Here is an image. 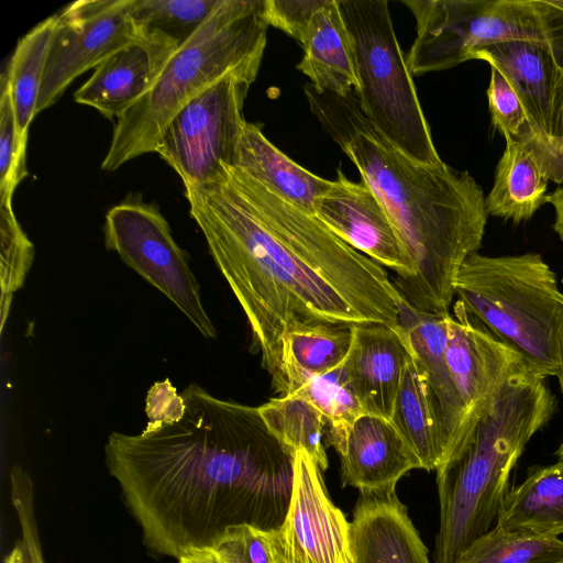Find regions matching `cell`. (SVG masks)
<instances>
[{"label":"cell","instance_id":"7c38bea8","mask_svg":"<svg viewBox=\"0 0 563 563\" xmlns=\"http://www.w3.org/2000/svg\"><path fill=\"white\" fill-rule=\"evenodd\" d=\"M269 545L274 563H351L350 522L302 450L295 451L290 505L282 526L269 531Z\"/></svg>","mask_w":563,"mask_h":563},{"label":"cell","instance_id":"ffe728a7","mask_svg":"<svg viewBox=\"0 0 563 563\" xmlns=\"http://www.w3.org/2000/svg\"><path fill=\"white\" fill-rule=\"evenodd\" d=\"M398 310V327L410 352L426 373L441 411L448 437L444 461L456 442L463 417L462 404L446 361L450 312L420 311L400 295Z\"/></svg>","mask_w":563,"mask_h":563},{"label":"cell","instance_id":"30bf717a","mask_svg":"<svg viewBox=\"0 0 563 563\" xmlns=\"http://www.w3.org/2000/svg\"><path fill=\"white\" fill-rule=\"evenodd\" d=\"M252 82L229 74L185 104L163 130L155 147L181 178L200 184L232 166Z\"/></svg>","mask_w":563,"mask_h":563},{"label":"cell","instance_id":"277c9868","mask_svg":"<svg viewBox=\"0 0 563 563\" xmlns=\"http://www.w3.org/2000/svg\"><path fill=\"white\" fill-rule=\"evenodd\" d=\"M556 409L547 378L529 368L520 371L507 380L461 445L439 465L435 563H455L492 528L516 463Z\"/></svg>","mask_w":563,"mask_h":563},{"label":"cell","instance_id":"8d00e7d4","mask_svg":"<svg viewBox=\"0 0 563 563\" xmlns=\"http://www.w3.org/2000/svg\"><path fill=\"white\" fill-rule=\"evenodd\" d=\"M324 0H265L264 15L274 26L295 38L300 45L310 21Z\"/></svg>","mask_w":563,"mask_h":563},{"label":"cell","instance_id":"2e32d148","mask_svg":"<svg viewBox=\"0 0 563 563\" xmlns=\"http://www.w3.org/2000/svg\"><path fill=\"white\" fill-rule=\"evenodd\" d=\"M474 59L496 66L517 91L528 118V144L547 172L552 100L563 63L550 48L527 41L488 46L477 52Z\"/></svg>","mask_w":563,"mask_h":563},{"label":"cell","instance_id":"7402d4cb","mask_svg":"<svg viewBox=\"0 0 563 563\" xmlns=\"http://www.w3.org/2000/svg\"><path fill=\"white\" fill-rule=\"evenodd\" d=\"M232 166L311 214H314L317 199L331 185V180L312 174L290 159L268 141L258 124L247 121L239 136Z\"/></svg>","mask_w":563,"mask_h":563},{"label":"cell","instance_id":"83f0119b","mask_svg":"<svg viewBox=\"0 0 563 563\" xmlns=\"http://www.w3.org/2000/svg\"><path fill=\"white\" fill-rule=\"evenodd\" d=\"M258 410L277 439L294 452L305 451L321 471L327 470V422L311 402L297 395H285L269 399Z\"/></svg>","mask_w":563,"mask_h":563},{"label":"cell","instance_id":"b9f144b4","mask_svg":"<svg viewBox=\"0 0 563 563\" xmlns=\"http://www.w3.org/2000/svg\"><path fill=\"white\" fill-rule=\"evenodd\" d=\"M3 563H25L24 554L20 543L11 550V552L5 556Z\"/></svg>","mask_w":563,"mask_h":563},{"label":"cell","instance_id":"4dcf8cb0","mask_svg":"<svg viewBox=\"0 0 563 563\" xmlns=\"http://www.w3.org/2000/svg\"><path fill=\"white\" fill-rule=\"evenodd\" d=\"M455 563H563V541L495 526Z\"/></svg>","mask_w":563,"mask_h":563},{"label":"cell","instance_id":"7a4b0ae2","mask_svg":"<svg viewBox=\"0 0 563 563\" xmlns=\"http://www.w3.org/2000/svg\"><path fill=\"white\" fill-rule=\"evenodd\" d=\"M184 406L141 433L111 432L104 461L152 552L179 559L231 527L274 531L290 505L295 452L258 407L217 398L197 384Z\"/></svg>","mask_w":563,"mask_h":563},{"label":"cell","instance_id":"cb8c5ba5","mask_svg":"<svg viewBox=\"0 0 563 563\" xmlns=\"http://www.w3.org/2000/svg\"><path fill=\"white\" fill-rule=\"evenodd\" d=\"M548 173L528 143L506 139L494 184L485 197L487 214L515 223L529 220L547 203Z\"/></svg>","mask_w":563,"mask_h":563},{"label":"cell","instance_id":"60d3db41","mask_svg":"<svg viewBox=\"0 0 563 563\" xmlns=\"http://www.w3.org/2000/svg\"><path fill=\"white\" fill-rule=\"evenodd\" d=\"M178 563H222L216 551L210 548L190 549L185 552Z\"/></svg>","mask_w":563,"mask_h":563},{"label":"cell","instance_id":"ab89813d","mask_svg":"<svg viewBox=\"0 0 563 563\" xmlns=\"http://www.w3.org/2000/svg\"><path fill=\"white\" fill-rule=\"evenodd\" d=\"M547 203L554 209L553 229L563 242V183L547 196Z\"/></svg>","mask_w":563,"mask_h":563},{"label":"cell","instance_id":"1f68e13d","mask_svg":"<svg viewBox=\"0 0 563 563\" xmlns=\"http://www.w3.org/2000/svg\"><path fill=\"white\" fill-rule=\"evenodd\" d=\"M34 253V245L18 222L12 203H0L1 332L9 316L13 294L23 286Z\"/></svg>","mask_w":563,"mask_h":563},{"label":"cell","instance_id":"e575fe53","mask_svg":"<svg viewBox=\"0 0 563 563\" xmlns=\"http://www.w3.org/2000/svg\"><path fill=\"white\" fill-rule=\"evenodd\" d=\"M211 548L222 563H274L269 531L250 525L227 529Z\"/></svg>","mask_w":563,"mask_h":563},{"label":"cell","instance_id":"ee69618b","mask_svg":"<svg viewBox=\"0 0 563 563\" xmlns=\"http://www.w3.org/2000/svg\"><path fill=\"white\" fill-rule=\"evenodd\" d=\"M555 455L558 457V461H563V442L558 448Z\"/></svg>","mask_w":563,"mask_h":563},{"label":"cell","instance_id":"d4e9b609","mask_svg":"<svg viewBox=\"0 0 563 563\" xmlns=\"http://www.w3.org/2000/svg\"><path fill=\"white\" fill-rule=\"evenodd\" d=\"M496 526L544 538L563 533V461L534 467L527 478L508 490Z\"/></svg>","mask_w":563,"mask_h":563},{"label":"cell","instance_id":"9a60e30c","mask_svg":"<svg viewBox=\"0 0 563 563\" xmlns=\"http://www.w3.org/2000/svg\"><path fill=\"white\" fill-rule=\"evenodd\" d=\"M331 446L340 455L341 482L361 494L395 492L397 482L421 463L390 419L361 415Z\"/></svg>","mask_w":563,"mask_h":563},{"label":"cell","instance_id":"52a82bcc","mask_svg":"<svg viewBox=\"0 0 563 563\" xmlns=\"http://www.w3.org/2000/svg\"><path fill=\"white\" fill-rule=\"evenodd\" d=\"M416 21L406 56L412 76L452 68L504 42L550 48L563 63V8L558 0H402Z\"/></svg>","mask_w":563,"mask_h":563},{"label":"cell","instance_id":"6da1fadb","mask_svg":"<svg viewBox=\"0 0 563 563\" xmlns=\"http://www.w3.org/2000/svg\"><path fill=\"white\" fill-rule=\"evenodd\" d=\"M184 188L190 217L246 317L251 350L280 396L287 332L321 323L398 325L399 294L387 272L314 214L229 165Z\"/></svg>","mask_w":563,"mask_h":563},{"label":"cell","instance_id":"44dd1931","mask_svg":"<svg viewBox=\"0 0 563 563\" xmlns=\"http://www.w3.org/2000/svg\"><path fill=\"white\" fill-rule=\"evenodd\" d=\"M296 66L318 93L346 97L358 87L354 44L338 0H324L313 14Z\"/></svg>","mask_w":563,"mask_h":563},{"label":"cell","instance_id":"3957f363","mask_svg":"<svg viewBox=\"0 0 563 563\" xmlns=\"http://www.w3.org/2000/svg\"><path fill=\"white\" fill-rule=\"evenodd\" d=\"M305 93L324 131L385 206L413 262L416 275L398 294L420 311L450 312L457 272L485 234L482 188L468 172L398 150L365 118L354 91L340 97L307 85Z\"/></svg>","mask_w":563,"mask_h":563},{"label":"cell","instance_id":"ba28073f","mask_svg":"<svg viewBox=\"0 0 563 563\" xmlns=\"http://www.w3.org/2000/svg\"><path fill=\"white\" fill-rule=\"evenodd\" d=\"M351 33L365 118L411 158L442 162L422 111L412 75L398 43L387 0H338Z\"/></svg>","mask_w":563,"mask_h":563},{"label":"cell","instance_id":"f35d334b","mask_svg":"<svg viewBox=\"0 0 563 563\" xmlns=\"http://www.w3.org/2000/svg\"><path fill=\"white\" fill-rule=\"evenodd\" d=\"M184 399L169 379L155 383L146 396L148 421H166L180 412Z\"/></svg>","mask_w":563,"mask_h":563},{"label":"cell","instance_id":"8992f818","mask_svg":"<svg viewBox=\"0 0 563 563\" xmlns=\"http://www.w3.org/2000/svg\"><path fill=\"white\" fill-rule=\"evenodd\" d=\"M465 310L515 350L537 375L558 377L563 365V291L538 253L471 254L454 280Z\"/></svg>","mask_w":563,"mask_h":563},{"label":"cell","instance_id":"4fadbf2b","mask_svg":"<svg viewBox=\"0 0 563 563\" xmlns=\"http://www.w3.org/2000/svg\"><path fill=\"white\" fill-rule=\"evenodd\" d=\"M446 361L463 408L459 435L448 459L496 400L507 380L529 366L515 350L476 321L459 300L448 320Z\"/></svg>","mask_w":563,"mask_h":563},{"label":"cell","instance_id":"d6986e66","mask_svg":"<svg viewBox=\"0 0 563 563\" xmlns=\"http://www.w3.org/2000/svg\"><path fill=\"white\" fill-rule=\"evenodd\" d=\"M409 353L398 325H353L346 366L365 413L390 419Z\"/></svg>","mask_w":563,"mask_h":563},{"label":"cell","instance_id":"603a6c76","mask_svg":"<svg viewBox=\"0 0 563 563\" xmlns=\"http://www.w3.org/2000/svg\"><path fill=\"white\" fill-rule=\"evenodd\" d=\"M390 420L418 456L421 468L435 471L445 456L448 437L428 377L411 352Z\"/></svg>","mask_w":563,"mask_h":563},{"label":"cell","instance_id":"4316f807","mask_svg":"<svg viewBox=\"0 0 563 563\" xmlns=\"http://www.w3.org/2000/svg\"><path fill=\"white\" fill-rule=\"evenodd\" d=\"M55 23L56 14H53L23 35L1 76L8 82L19 137L25 145L29 126L36 115L38 93Z\"/></svg>","mask_w":563,"mask_h":563},{"label":"cell","instance_id":"8fae6325","mask_svg":"<svg viewBox=\"0 0 563 563\" xmlns=\"http://www.w3.org/2000/svg\"><path fill=\"white\" fill-rule=\"evenodd\" d=\"M130 3L79 0L56 13L36 114L53 106L78 76L137 40Z\"/></svg>","mask_w":563,"mask_h":563},{"label":"cell","instance_id":"9c48e42d","mask_svg":"<svg viewBox=\"0 0 563 563\" xmlns=\"http://www.w3.org/2000/svg\"><path fill=\"white\" fill-rule=\"evenodd\" d=\"M103 233L109 251L165 295L203 338L216 339L189 256L174 240L156 205L144 201L140 194L128 196L107 212Z\"/></svg>","mask_w":563,"mask_h":563},{"label":"cell","instance_id":"d590c367","mask_svg":"<svg viewBox=\"0 0 563 563\" xmlns=\"http://www.w3.org/2000/svg\"><path fill=\"white\" fill-rule=\"evenodd\" d=\"M11 496L18 515L25 563H44L33 504V483L19 466L11 472Z\"/></svg>","mask_w":563,"mask_h":563},{"label":"cell","instance_id":"f1b7e54d","mask_svg":"<svg viewBox=\"0 0 563 563\" xmlns=\"http://www.w3.org/2000/svg\"><path fill=\"white\" fill-rule=\"evenodd\" d=\"M220 0H131L130 15L139 36L180 46L208 19Z\"/></svg>","mask_w":563,"mask_h":563},{"label":"cell","instance_id":"d6a6232c","mask_svg":"<svg viewBox=\"0 0 563 563\" xmlns=\"http://www.w3.org/2000/svg\"><path fill=\"white\" fill-rule=\"evenodd\" d=\"M26 145L19 137L8 82L1 77L0 95V203H12L20 181L27 176Z\"/></svg>","mask_w":563,"mask_h":563},{"label":"cell","instance_id":"484cf974","mask_svg":"<svg viewBox=\"0 0 563 563\" xmlns=\"http://www.w3.org/2000/svg\"><path fill=\"white\" fill-rule=\"evenodd\" d=\"M352 344L353 325L321 323L287 332L282 343L286 395L344 362Z\"/></svg>","mask_w":563,"mask_h":563},{"label":"cell","instance_id":"e0dca14e","mask_svg":"<svg viewBox=\"0 0 563 563\" xmlns=\"http://www.w3.org/2000/svg\"><path fill=\"white\" fill-rule=\"evenodd\" d=\"M177 48L164 40L139 37L101 62L74 100L118 120L153 87Z\"/></svg>","mask_w":563,"mask_h":563},{"label":"cell","instance_id":"7bdbcfd3","mask_svg":"<svg viewBox=\"0 0 563 563\" xmlns=\"http://www.w3.org/2000/svg\"><path fill=\"white\" fill-rule=\"evenodd\" d=\"M556 378L559 380L560 390L563 396V365Z\"/></svg>","mask_w":563,"mask_h":563},{"label":"cell","instance_id":"74e56055","mask_svg":"<svg viewBox=\"0 0 563 563\" xmlns=\"http://www.w3.org/2000/svg\"><path fill=\"white\" fill-rule=\"evenodd\" d=\"M550 180L563 183V66L554 87L550 119V156L547 166Z\"/></svg>","mask_w":563,"mask_h":563},{"label":"cell","instance_id":"ac0fdd59","mask_svg":"<svg viewBox=\"0 0 563 563\" xmlns=\"http://www.w3.org/2000/svg\"><path fill=\"white\" fill-rule=\"evenodd\" d=\"M350 556L351 563H430L395 492L360 494L350 522Z\"/></svg>","mask_w":563,"mask_h":563},{"label":"cell","instance_id":"5bb4252c","mask_svg":"<svg viewBox=\"0 0 563 563\" xmlns=\"http://www.w3.org/2000/svg\"><path fill=\"white\" fill-rule=\"evenodd\" d=\"M314 216L349 245L395 271L396 290L415 277L413 262L388 211L362 179L354 183L338 168L336 178L316 201Z\"/></svg>","mask_w":563,"mask_h":563},{"label":"cell","instance_id":"f546056e","mask_svg":"<svg viewBox=\"0 0 563 563\" xmlns=\"http://www.w3.org/2000/svg\"><path fill=\"white\" fill-rule=\"evenodd\" d=\"M290 395L305 398L322 413L329 445L340 440L351 424L365 413L352 385L346 358L331 371L309 379Z\"/></svg>","mask_w":563,"mask_h":563},{"label":"cell","instance_id":"836d02e7","mask_svg":"<svg viewBox=\"0 0 563 563\" xmlns=\"http://www.w3.org/2000/svg\"><path fill=\"white\" fill-rule=\"evenodd\" d=\"M490 66V80L487 89L492 123L506 139L530 142L528 118L520 97L505 75Z\"/></svg>","mask_w":563,"mask_h":563},{"label":"cell","instance_id":"5b68a950","mask_svg":"<svg viewBox=\"0 0 563 563\" xmlns=\"http://www.w3.org/2000/svg\"><path fill=\"white\" fill-rule=\"evenodd\" d=\"M265 0H220L196 33L181 44L153 87L115 120L101 168L114 172L154 153L170 119L229 74L255 81L267 42Z\"/></svg>","mask_w":563,"mask_h":563}]
</instances>
